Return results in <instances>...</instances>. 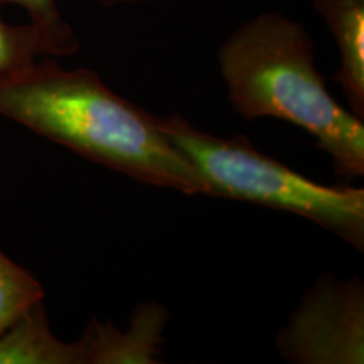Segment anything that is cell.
<instances>
[{
  "label": "cell",
  "mask_w": 364,
  "mask_h": 364,
  "mask_svg": "<svg viewBox=\"0 0 364 364\" xmlns=\"http://www.w3.org/2000/svg\"><path fill=\"white\" fill-rule=\"evenodd\" d=\"M167 312L156 302L140 304L130 327L120 331L110 322L91 321L81 336L88 364H154L162 351V331Z\"/></svg>",
  "instance_id": "5b68a950"
},
{
  "label": "cell",
  "mask_w": 364,
  "mask_h": 364,
  "mask_svg": "<svg viewBox=\"0 0 364 364\" xmlns=\"http://www.w3.org/2000/svg\"><path fill=\"white\" fill-rule=\"evenodd\" d=\"M280 356L295 364L364 363L361 279L322 275L277 334Z\"/></svg>",
  "instance_id": "277c9868"
},
{
  "label": "cell",
  "mask_w": 364,
  "mask_h": 364,
  "mask_svg": "<svg viewBox=\"0 0 364 364\" xmlns=\"http://www.w3.org/2000/svg\"><path fill=\"white\" fill-rule=\"evenodd\" d=\"M0 117L144 184L209 194L156 115L118 97L88 68H65L58 58L43 56L0 76Z\"/></svg>",
  "instance_id": "6da1fadb"
},
{
  "label": "cell",
  "mask_w": 364,
  "mask_h": 364,
  "mask_svg": "<svg viewBox=\"0 0 364 364\" xmlns=\"http://www.w3.org/2000/svg\"><path fill=\"white\" fill-rule=\"evenodd\" d=\"M314 7L338 46L334 81L344 90L351 112L364 120V0H314Z\"/></svg>",
  "instance_id": "8992f818"
},
{
  "label": "cell",
  "mask_w": 364,
  "mask_h": 364,
  "mask_svg": "<svg viewBox=\"0 0 364 364\" xmlns=\"http://www.w3.org/2000/svg\"><path fill=\"white\" fill-rule=\"evenodd\" d=\"M4 6H17L26 12L27 22L43 36L51 58H66L80 49V41L73 27L59 12L56 0H2ZM103 7L140 6L156 0H95Z\"/></svg>",
  "instance_id": "ba28073f"
},
{
  "label": "cell",
  "mask_w": 364,
  "mask_h": 364,
  "mask_svg": "<svg viewBox=\"0 0 364 364\" xmlns=\"http://www.w3.org/2000/svg\"><path fill=\"white\" fill-rule=\"evenodd\" d=\"M218 65L241 117L277 118L311 134L343 177L364 174V124L329 93L309 31L280 12L243 22L221 44Z\"/></svg>",
  "instance_id": "7a4b0ae2"
},
{
  "label": "cell",
  "mask_w": 364,
  "mask_h": 364,
  "mask_svg": "<svg viewBox=\"0 0 364 364\" xmlns=\"http://www.w3.org/2000/svg\"><path fill=\"white\" fill-rule=\"evenodd\" d=\"M156 122L206 182L208 196L292 213L364 250L363 189L318 184L258 152L245 136L208 134L181 115H156Z\"/></svg>",
  "instance_id": "3957f363"
},
{
  "label": "cell",
  "mask_w": 364,
  "mask_h": 364,
  "mask_svg": "<svg viewBox=\"0 0 364 364\" xmlns=\"http://www.w3.org/2000/svg\"><path fill=\"white\" fill-rule=\"evenodd\" d=\"M4 2L0 0V76L26 70L39 58L49 56L43 36L33 24H11L4 17Z\"/></svg>",
  "instance_id": "30bf717a"
},
{
  "label": "cell",
  "mask_w": 364,
  "mask_h": 364,
  "mask_svg": "<svg viewBox=\"0 0 364 364\" xmlns=\"http://www.w3.org/2000/svg\"><path fill=\"white\" fill-rule=\"evenodd\" d=\"M44 287L27 268L0 250V334L44 300Z\"/></svg>",
  "instance_id": "9c48e42d"
},
{
  "label": "cell",
  "mask_w": 364,
  "mask_h": 364,
  "mask_svg": "<svg viewBox=\"0 0 364 364\" xmlns=\"http://www.w3.org/2000/svg\"><path fill=\"white\" fill-rule=\"evenodd\" d=\"M0 364H88V356L83 339L54 334L43 300L0 334Z\"/></svg>",
  "instance_id": "52a82bcc"
}]
</instances>
